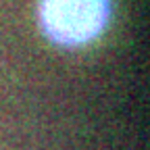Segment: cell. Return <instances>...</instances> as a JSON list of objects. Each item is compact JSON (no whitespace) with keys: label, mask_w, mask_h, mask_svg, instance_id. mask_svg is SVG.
Here are the masks:
<instances>
[{"label":"cell","mask_w":150,"mask_h":150,"mask_svg":"<svg viewBox=\"0 0 150 150\" xmlns=\"http://www.w3.org/2000/svg\"><path fill=\"white\" fill-rule=\"evenodd\" d=\"M110 0H40V27L50 42L75 48L104 31Z\"/></svg>","instance_id":"obj_1"}]
</instances>
